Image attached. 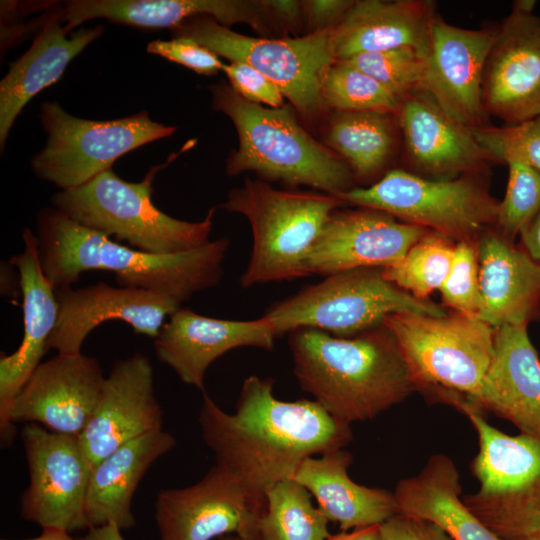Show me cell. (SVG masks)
<instances>
[{"label": "cell", "instance_id": "3957f363", "mask_svg": "<svg viewBox=\"0 0 540 540\" xmlns=\"http://www.w3.org/2000/svg\"><path fill=\"white\" fill-rule=\"evenodd\" d=\"M289 346L302 390L349 425L373 419L417 391L383 324L351 337L302 328L290 332Z\"/></svg>", "mask_w": 540, "mask_h": 540}, {"label": "cell", "instance_id": "4dcf8cb0", "mask_svg": "<svg viewBox=\"0 0 540 540\" xmlns=\"http://www.w3.org/2000/svg\"><path fill=\"white\" fill-rule=\"evenodd\" d=\"M444 403L462 412L478 435L479 452L471 463L472 474L480 484L478 491L517 493L540 486V439L503 433L463 396L452 395Z\"/></svg>", "mask_w": 540, "mask_h": 540}, {"label": "cell", "instance_id": "c3c4849f", "mask_svg": "<svg viewBox=\"0 0 540 540\" xmlns=\"http://www.w3.org/2000/svg\"><path fill=\"white\" fill-rule=\"evenodd\" d=\"M115 524H107L89 528L88 532L78 540H125Z\"/></svg>", "mask_w": 540, "mask_h": 540}, {"label": "cell", "instance_id": "5b68a950", "mask_svg": "<svg viewBox=\"0 0 540 540\" xmlns=\"http://www.w3.org/2000/svg\"><path fill=\"white\" fill-rule=\"evenodd\" d=\"M344 203L327 193L275 189L260 179L246 178L231 189L221 207L243 215L253 239L241 286L308 276V257L327 221Z\"/></svg>", "mask_w": 540, "mask_h": 540}, {"label": "cell", "instance_id": "ab89813d", "mask_svg": "<svg viewBox=\"0 0 540 540\" xmlns=\"http://www.w3.org/2000/svg\"><path fill=\"white\" fill-rule=\"evenodd\" d=\"M440 292L444 303L455 312L477 316L481 298L476 241L456 242L451 269Z\"/></svg>", "mask_w": 540, "mask_h": 540}, {"label": "cell", "instance_id": "f1b7e54d", "mask_svg": "<svg viewBox=\"0 0 540 540\" xmlns=\"http://www.w3.org/2000/svg\"><path fill=\"white\" fill-rule=\"evenodd\" d=\"M352 455L338 449L306 458L292 479L305 487L328 521L342 531L380 525L398 513L394 494L355 483L348 475Z\"/></svg>", "mask_w": 540, "mask_h": 540}, {"label": "cell", "instance_id": "681fc988", "mask_svg": "<svg viewBox=\"0 0 540 540\" xmlns=\"http://www.w3.org/2000/svg\"><path fill=\"white\" fill-rule=\"evenodd\" d=\"M7 540V539H2ZM21 540H75L70 536V532L55 527H45L42 528V532L39 536L29 539Z\"/></svg>", "mask_w": 540, "mask_h": 540}, {"label": "cell", "instance_id": "bcb514c9", "mask_svg": "<svg viewBox=\"0 0 540 540\" xmlns=\"http://www.w3.org/2000/svg\"><path fill=\"white\" fill-rule=\"evenodd\" d=\"M522 248L540 263V211L520 233Z\"/></svg>", "mask_w": 540, "mask_h": 540}, {"label": "cell", "instance_id": "2e32d148", "mask_svg": "<svg viewBox=\"0 0 540 540\" xmlns=\"http://www.w3.org/2000/svg\"><path fill=\"white\" fill-rule=\"evenodd\" d=\"M55 292L59 313L48 346L61 354L82 352L90 332L110 320L123 321L136 334L154 339L166 319L181 307L179 302L160 293L104 282Z\"/></svg>", "mask_w": 540, "mask_h": 540}, {"label": "cell", "instance_id": "836d02e7", "mask_svg": "<svg viewBox=\"0 0 540 540\" xmlns=\"http://www.w3.org/2000/svg\"><path fill=\"white\" fill-rule=\"evenodd\" d=\"M456 242L434 231L421 237L398 262L382 268L384 277L420 299L440 290L454 258Z\"/></svg>", "mask_w": 540, "mask_h": 540}, {"label": "cell", "instance_id": "7402d4cb", "mask_svg": "<svg viewBox=\"0 0 540 540\" xmlns=\"http://www.w3.org/2000/svg\"><path fill=\"white\" fill-rule=\"evenodd\" d=\"M276 334L262 316L255 320H226L177 309L154 338L155 354L185 384L202 392L209 366L238 347L272 350Z\"/></svg>", "mask_w": 540, "mask_h": 540}, {"label": "cell", "instance_id": "d6986e66", "mask_svg": "<svg viewBox=\"0 0 540 540\" xmlns=\"http://www.w3.org/2000/svg\"><path fill=\"white\" fill-rule=\"evenodd\" d=\"M150 359L142 353L115 361L80 440L94 466L121 445L163 429Z\"/></svg>", "mask_w": 540, "mask_h": 540}, {"label": "cell", "instance_id": "7dc6e473", "mask_svg": "<svg viewBox=\"0 0 540 540\" xmlns=\"http://www.w3.org/2000/svg\"><path fill=\"white\" fill-rule=\"evenodd\" d=\"M327 540H381L380 525L356 528L350 532L342 531L330 535Z\"/></svg>", "mask_w": 540, "mask_h": 540}, {"label": "cell", "instance_id": "7bdbcfd3", "mask_svg": "<svg viewBox=\"0 0 540 540\" xmlns=\"http://www.w3.org/2000/svg\"><path fill=\"white\" fill-rule=\"evenodd\" d=\"M381 540H452L436 524L397 513L380 524Z\"/></svg>", "mask_w": 540, "mask_h": 540}, {"label": "cell", "instance_id": "d590c367", "mask_svg": "<svg viewBox=\"0 0 540 540\" xmlns=\"http://www.w3.org/2000/svg\"><path fill=\"white\" fill-rule=\"evenodd\" d=\"M326 107L343 112H383L397 114L401 100L377 80L354 67L336 60L322 84Z\"/></svg>", "mask_w": 540, "mask_h": 540}, {"label": "cell", "instance_id": "74e56055", "mask_svg": "<svg viewBox=\"0 0 540 540\" xmlns=\"http://www.w3.org/2000/svg\"><path fill=\"white\" fill-rule=\"evenodd\" d=\"M508 166L506 193L498 206V231L513 241L540 211V172L512 160Z\"/></svg>", "mask_w": 540, "mask_h": 540}, {"label": "cell", "instance_id": "484cf974", "mask_svg": "<svg viewBox=\"0 0 540 540\" xmlns=\"http://www.w3.org/2000/svg\"><path fill=\"white\" fill-rule=\"evenodd\" d=\"M59 5L51 7L50 19L36 34L30 48L9 64L0 83V146L24 106L39 92L57 82L68 64L99 38L103 26L70 30L58 19Z\"/></svg>", "mask_w": 540, "mask_h": 540}, {"label": "cell", "instance_id": "f907efd6", "mask_svg": "<svg viewBox=\"0 0 540 540\" xmlns=\"http://www.w3.org/2000/svg\"><path fill=\"white\" fill-rule=\"evenodd\" d=\"M536 6L535 0H517L513 3V8L522 13H533Z\"/></svg>", "mask_w": 540, "mask_h": 540}, {"label": "cell", "instance_id": "8fae6325", "mask_svg": "<svg viewBox=\"0 0 540 540\" xmlns=\"http://www.w3.org/2000/svg\"><path fill=\"white\" fill-rule=\"evenodd\" d=\"M40 121L48 137L31 167L39 179L60 190L82 186L124 154L176 131L153 121L146 110L119 119L88 120L71 115L56 101L41 104Z\"/></svg>", "mask_w": 540, "mask_h": 540}, {"label": "cell", "instance_id": "83f0119b", "mask_svg": "<svg viewBox=\"0 0 540 540\" xmlns=\"http://www.w3.org/2000/svg\"><path fill=\"white\" fill-rule=\"evenodd\" d=\"M176 445L163 429L137 437L92 467L85 516L89 528L115 524L120 530L135 526L132 500L150 466Z\"/></svg>", "mask_w": 540, "mask_h": 540}, {"label": "cell", "instance_id": "d4e9b609", "mask_svg": "<svg viewBox=\"0 0 540 540\" xmlns=\"http://www.w3.org/2000/svg\"><path fill=\"white\" fill-rule=\"evenodd\" d=\"M210 16L227 26L246 22L267 29L262 2L236 0H70L59 5L58 19L69 30L104 18L141 29H175L185 21Z\"/></svg>", "mask_w": 540, "mask_h": 540}, {"label": "cell", "instance_id": "9a60e30c", "mask_svg": "<svg viewBox=\"0 0 540 540\" xmlns=\"http://www.w3.org/2000/svg\"><path fill=\"white\" fill-rule=\"evenodd\" d=\"M105 380L95 357L57 353L42 362L11 407V421L80 436L99 400Z\"/></svg>", "mask_w": 540, "mask_h": 540}, {"label": "cell", "instance_id": "7c38bea8", "mask_svg": "<svg viewBox=\"0 0 540 540\" xmlns=\"http://www.w3.org/2000/svg\"><path fill=\"white\" fill-rule=\"evenodd\" d=\"M21 438L29 472L20 497L22 518L70 533L89 529L85 500L93 465L80 436L27 423Z\"/></svg>", "mask_w": 540, "mask_h": 540}, {"label": "cell", "instance_id": "1f68e13d", "mask_svg": "<svg viewBox=\"0 0 540 540\" xmlns=\"http://www.w3.org/2000/svg\"><path fill=\"white\" fill-rule=\"evenodd\" d=\"M400 132L395 114L334 111L327 127V144L355 178L370 180L393 158Z\"/></svg>", "mask_w": 540, "mask_h": 540}, {"label": "cell", "instance_id": "ee69618b", "mask_svg": "<svg viewBox=\"0 0 540 540\" xmlns=\"http://www.w3.org/2000/svg\"><path fill=\"white\" fill-rule=\"evenodd\" d=\"M353 2L341 0L303 2V13L313 27L311 32L337 26Z\"/></svg>", "mask_w": 540, "mask_h": 540}, {"label": "cell", "instance_id": "6da1fadb", "mask_svg": "<svg viewBox=\"0 0 540 540\" xmlns=\"http://www.w3.org/2000/svg\"><path fill=\"white\" fill-rule=\"evenodd\" d=\"M273 384L255 375L246 378L234 413L204 393L199 413L216 464L262 500L273 485L292 479L306 458L343 449L352 440L349 424L314 400L276 398Z\"/></svg>", "mask_w": 540, "mask_h": 540}, {"label": "cell", "instance_id": "f35d334b", "mask_svg": "<svg viewBox=\"0 0 540 540\" xmlns=\"http://www.w3.org/2000/svg\"><path fill=\"white\" fill-rule=\"evenodd\" d=\"M492 162L521 161L540 172V116L502 127L471 129Z\"/></svg>", "mask_w": 540, "mask_h": 540}, {"label": "cell", "instance_id": "44dd1931", "mask_svg": "<svg viewBox=\"0 0 540 540\" xmlns=\"http://www.w3.org/2000/svg\"><path fill=\"white\" fill-rule=\"evenodd\" d=\"M396 117L406 157L422 177L449 180L478 175L492 162L471 129L451 118L423 90L402 99Z\"/></svg>", "mask_w": 540, "mask_h": 540}, {"label": "cell", "instance_id": "ac0fdd59", "mask_svg": "<svg viewBox=\"0 0 540 540\" xmlns=\"http://www.w3.org/2000/svg\"><path fill=\"white\" fill-rule=\"evenodd\" d=\"M24 250L10 258L9 263L19 274L22 295L24 334L15 352L0 358V441L1 447L11 446L16 426L11 421L14 399L42 363L49 350V339L58 320L56 292L43 273L35 233L23 230Z\"/></svg>", "mask_w": 540, "mask_h": 540}, {"label": "cell", "instance_id": "d6a6232c", "mask_svg": "<svg viewBox=\"0 0 540 540\" xmlns=\"http://www.w3.org/2000/svg\"><path fill=\"white\" fill-rule=\"evenodd\" d=\"M311 494L294 479L273 485L258 522L260 540H327L328 520L315 507Z\"/></svg>", "mask_w": 540, "mask_h": 540}, {"label": "cell", "instance_id": "4316f807", "mask_svg": "<svg viewBox=\"0 0 540 540\" xmlns=\"http://www.w3.org/2000/svg\"><path fill=\"white\" fill-rule=\"evenodd\" d=\"M435 18L431 1H354L335 26V58L343 60L400 47H413L427 53Z\"/></svg>", "mask_w": 540, "mask_h": 540}, {"label": "cell", "instance_id": "cb8c5ba5", "mask_svg": "<svg viewBox=\"0 0 540 540\" xmlns=\"http://www.w3.org/2000/svg\"><path fill=\"white\" fill-rule=\"evenodd\" d=\"M489 229L476 240L481 298L477 317L493 328L528 325L540 315V263Z\"/></svg>", "mask_w": 540, "mask_h": 540}, {"label": "cell", "instance_id": "9c48e42d", "mask_svg": "<svg viewBox=\"0 0 540 540\" xmlns=\"http://www.w3.org/2000/svg\"><path fill=\"white\" fill-rule=\"evenodd\" d=\"M335 27L296 38H257L229 29L210 16H198L171 30L174 37L189 38L208 50L257 69L270 79L293 108L307 118L326 107L322 84L336 61Z\"/></svg>", "mask_w": 540, "mask_h": 540}, {"label": "cell", "instance_id": "e575fe53", "mask_svg": "<svg viewBox=\"0 0 540 540\" xmlns=\"http://www.w3.org/2000/svg\"><path fill=\"white\" fill-rule=\"evenodd\" d=\"M465 505L502 540H540V486L517 493H476Z\"/></svg>", "mask_w": 540, "mask_h": 540}, {"label": "cell", "instance_id": "8d00e7d4", "mask_svg": "<svg viewBox=\"0 0 540 540\" xmlns=\"http://www.w3.org/2000/svg\"><path fill=\"white\" fill-rule=\"evenodd\" d=\"M426 55L413 47L362 53L343 59L368 74L400 100L421 90Z\"/></svg>", "mask_w": 540, "mask_h": 540}, {"label": "cell", "instance_id": "b9f144b4", "mask_svg": "<svg viewBox=\"0 0 540 540\" xmlns=\"http://www.w3.org/2000/svg\"><path fill=\"white\" fill-rule=\"evenodd\" d=\"M223 71L231 88L247 101L272 108L284 105V96L279 88L252 66L233 61L225 65Z\"/></svg>", "mask_w": 540, "mask_h": 540}, {"label": "cell", "instance_id": "f6af8a7d", "mask_svg": "<svg viewBox=\"0 0 540 540\" xmlns=\"http://www.w3.org/2000/svg\"><path fill=\"white\" fill-rule=\"evenodd\" d=\"M269 20H275L284 27L294 29L303 11V2L297 1H262Z\"/></svg>", "mask_w": 540, "mask_h": 540}, {"label": "cell", "instance_id": "30bf717a", "mask_svg": "<svg viewBox=\"0 0 540 540\" xmlns=\"http://www.w3.org/2000/svg\"><path fill=\"white\" fill-rule=\"evenodd\" d=\"M336 197L385 212L455 242L474 241L496 225L499 206L477 175L441 180L402 169L389 170L372 185L354 187Z\"/></svg>", "mask_w": 540, "mask_h": 540}, {"label": "cell", "instance_id": "5bb4252c", "mask_svg": "<svg viewBox=\"0 0 540 540\" xmlns=\"http://www.w3.org/2000/svg\"><path fill=\"white\" fill-rule=\"evenodd\" d=\"M496 33L497 27L466 29L438 16L431 27L421 90L469 129L488 125L482 83Z\"/></svg>", "mask_w": 540, "mask_h": 540}, {"label": "cell", "instance_id": "8992f818", "mask_svg": "<svg viewBox=\"0 0 540 540\" xmlns=\"http://www.w3.org/2000/svg\"><path fill=\"white\" fill-rule=\"evenodd\" d=\"M163 167H153L140 182L126 181L111 168L82 186L56 192L51 201L78 224L142 252L177 254L206 245L217 206L197 222L161 211L152 201V182Z\"/></svg>", "mask_w": 540, "mask_h": 540}, {"label": "cell", "instance_id": "ffe728a7", "mask_svg": "<svg viewBox=\"0 0 540 540\" xmlns=\"http://www.w3.org/2000/svg\"><path fill=\"white\" fill-rule=\"evenodd\" d=\"M428 231L376 209L336 210L313 247L306 268L309 275L324 276L358 268H385L401 260Z\"/></svg>", "mask_w": 540, "mask_h": 540}, {"label": "cell", "instance_id": "603a6c76", "mask_svg": "<svg viewBox=\"0 0 540 540\" xmlns=\"http://www.w3.org/2000/svg\"><path fill=\"white\" fill-rule=\"evenodd\" d=\"M466 399L540 439V358L527 325L494 328L490 365L477 393Z\"/></svg>", "mask_w": 540, "mask_h": 540}, {"label": "cell", "instance_id": "f546056e", "mask_svg": "<svg viewBox=\"0 0 540 540\" xmlns=\"http://www.w3.org/2000/svg\"><path fill=\"white\" fill-rule=\"evenodd\" d=\"M393 494L398 513L432 522L452 540H502L461 499L460 475L447 455L430 456L418 474L397 483Z\"/></svg>", "mask_w": 540, "mask_h": 540}, {"label": "cell", "instance_id": "e0dca14e", "mask_svg": "<svg viewBox=\"0 0 540 540\" xmlns=\"http://www.w3.org/2000/svg\"><path fill=\"white\" fill-rule=\"evenodd\" d=\"M487 115L510 124L540 116V17L512 9L497 26L485 65Z\"/></svg>", "mask_w": 540, "mask_h": 540}, {"label": "cell", "instance_id": "52a82bcc", "mask_svg": "<svg viewBox=\"0 0 540 540\" xmlns=\"http://www.w3.org/2000/svg\"><path fill=\"white\" fill-rule=\"evenodd\" d=\"M395 313L443 316L446 311L388 281L382 268H358L326 276L276 303L263 317L276 336L311 328L351 337L382 325Z\"/></svg>", "mask_w": 540, "mask_h": 540}, {"label": "cell", "instance_id": "277c9868", "mask_svg": "<svg viewBox=\"0 0 540 540\" xmlns=\"http://www.w3.org/2000/svg\"><path fill=\"white\" fill-rule=\"evenodd\" d=\"M211 92L213 108L231 119L238 135V148L226 160L228 175L254 171L268 180L334 196L354 188L346 163L299 125L292 107L252 103L223 81Z\"/></svg>", "mask_w": 540, "mask_h": 540}, {"label": "cell", "instance_id": "60d3db41", "mask_svg": "<svg viewBox=\"0 0 540 540\" xmlns=\"http://www.w3.org/2000/svg\"><path fill=\"white\" fill-rule=\"evenodd\" d=\"M147 52L183 65L202 75L217 74L223 71L225 66L215 53L196 41L184 37L151 41L147 45Z\"/></svg>", "mask_w": 540, "mask_h": 540}, {"label": "cell", "instance_id": "7a4b0ae2", "mask_svg": "<svg viewBox=\"0 0 540 540\" xmlns=\"http://www.w3.org/2000/svg\"><path fill=\"white\" fill-rule=\"evenodd\" d=\"M36 227L40 264L55 290L72 287L84 272L109 271L118 286L160 293L180 304L220 283L230 246L223 237L177 254L146 253L78 224L53 206L37 214Z\"/></svg>", "mask_w": 540, "mask_h": 540}, {"label": "cell", "instance_id": "4fadbf2b", "mask_svg": "<svg viewBox=\"0 0 540 540\" xmlns=\"http://www.w3.org/2000/svg\"><path fill=\"white\" fill-rule=\"evenodd\" d=\"M265 507V500L216 464L191 486L159 491L155 521L161 540H212L230 533L256 539Z\"/></svg>", "mask_w": 540, "mask_h": 540}, {"label": "cell", "instance_id": "816d5d0a", "mask_svg": "<svg viewBox=\"0 0 540 540\" xmlns=\"http://www.w3.org/2000/svg\"><path fill=\"white\" fill-rule=\"evenodd\" d=\"M218 540H260L259 538L256 539H245L242 537H239L238 535H224L218 538Z\"/></svg>", "mask_w": 540, "mask_h": 540}, {"label": "cell", "instance_id": "ba28073f", "mask_svg": "<svg viewBox=\"0 0 540 540\" xmlns=\"http://www.w3.org/2000/svg\"><path fill=\"white\" fill-rule=\"evenodd\" d=\"M393 335L417 391L441 401L448 395L474 396L490 365L494 328L474 315H388Z\"/></svg>", "mask_w": 540, "mask_h": 540}]
</instances>
